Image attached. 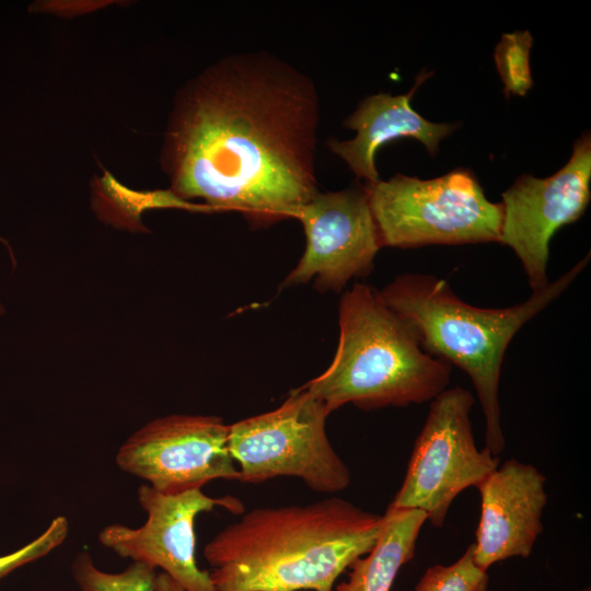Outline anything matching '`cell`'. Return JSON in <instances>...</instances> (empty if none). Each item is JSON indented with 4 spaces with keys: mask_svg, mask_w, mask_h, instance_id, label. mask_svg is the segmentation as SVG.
Returning <instances> with one entry per match:
<instances>
[{
    "mask_svg": "<svg viewBox=\"0 0 591 591\" xmlns=\"http://www.w3.org/2000/svg\"><path fill=\"white\" fill-rule=\"evenodd\" d=\"M384 515L338 497L258 507L204 547L216 591H333L378 542Z\"/></svg>",
    "mask_w": 591,
    "mask_h": 591,
    "instance_id": "obj_2",
    "label": "cell"
},
{
    "mask_svg": "<svg viewBox=\"0 0 591 591\" xmlns=\"http://www.w3.org/2000/svg\"><path fill=\"white\" fill-rule=\"evenodd\" d=\"M591 137L584 132L573 144L564 167L537 178L521 175L502 193L499 243L520 259L532 292L548 285L549 243L561 227L578 220L591 199Z\"/></svg>",
    "mask_w": 591,
    "mask_h": 591,
    "instance_id": "obj_9",
    "label": "cell"
},
{
    "mask_svg": "<svg viewBox=\"0 0 591 591\" xmlns=\"http://www.w3.org/2000/svg\"><path fill=\"white\" fill-rule=\"evenodd\" d=\"M155 591H185L177 582L164 572H158L154 580Z\"/></svg>",
    "mask_w": 591,
    "mask_h": 591,
    "instance_id": "obj_19",
    "label": "cell"
},
{
    "mask_svg": "<svg viewBox=\"0 0 591 591\" xmlns=\"http://www.w3.org/2000/svg\"><path fill=\"white\" fill-rule=\"evenodd\" d=\"M590 254L522 303L478 308L461 300L448 281L433 275L404 274L379 291L382 301L416 329L421 348L463 370L477 393L485 418L486 447L505 448L499 403L503 358L519 329L557 299L586 268Z\"/></svg>",
    "mask_w": 591,
    "mask_h": 591,
    "instance_id": "obj_3",
    "label": "cell"
},
{
    "mask_svg": "<svg viewBox=\"0 0 591 591\" xmlns=\"http://www.w3.org/2000/svg\"><path fill=\"white\" fill-rule=\"evenodd\" d=\"M294 219L302 223L306 244L285 287L314 280L321 291H339L351 278L366 277L373 269L382 245L366 184L317 192Z\"/></svg>",
    "mask_w": 591,
    "mask_h": 591,
    "instance_id": "obj_10",
    "label": "cell"
},
{
    "mask_svg": "<svg viewBox=\"0 0 591 591\" xmlns=\"http://www.w3.org/2000/svg\"><path fill=\"white\" fill-rule=\"evenodd\" d=\"M383 515L376 544L350 566L349 579L338 583L336 591H390L402 566L413 559L426 513L389 506Z\"/></svg>",
    "mask_w": 591,
    "mask_h": 591,
    "instance_id": "obj_14",
    "label": "cell"
},
{
    "mask_svg": "<svg viewBox=\"0 0 591 591\" xmlns=\"http://www.w3.org/2000/svg\"><path fill=\"white\" fill-rule=\"evenodd\" d=\"M545 476L533 465L506 461L476 488L480 518L473 545L475 565L486 571L511 557H529L543 531Z\"/></svg>",
    "mask_w": 591,
    "mask_h": 591,
    "instance_id": "obj_12",
    "label": "cell"
},
{
    "mask_svg": "<svg viewBox=\"0 0 591 591\" xmlns=\"http://www.w3.org/2000/svg\"><path fill=\"white\" fill-rule=\"evenodd\" d=\"M329 414L300 386L278 408L229 425L228 447L239 482L293 476L317 493L346 489L351 475L326 434Z\"/></svg>",
    "mask_w": 591,
    "mask_h": 591,
    "instance_id": "obj_6",
    "label": "cell"
},
{
    "mask_svg": "<svg viewBox=\"0 0 591 591\" xmlns=\"http://www.w3.org/2000/svg\"><path fill=\"white\" fill-rule=\"evenodd\" d=\"M474 403L473 394L460 386L444 390L430 402L390 507L421 510L433 526H442L456 496L477 487L499 466V459L487 448L476 447L470 419Z\"/></svg>",
    "mask_w": 591,
    "mask_h": 591,
    "instance_id": "obj_7",
    "label": "cell"
},
{
    "mask_svg": "<svg viewBox=\"0 0 591 591\" xmlns=\"http://www.w3.org/2000/svg\"><path fill=\"white\" fill-rule=\"evenodd\" d=\"M430 77L420 73L406 94L378 93L362 100L344 125L356 130L350 140L332 139L329 150L341 158L358 179L367 185L380 177L375 167L378 149L397 138L410 137L419 140L431 155L439 150L440 141L454 130V125L432 123L420 116L410 105L417 88Z\"/></svg>",
    "mask_w": 591,
    "mask_h": 591,
    "instance_id": "obj_13",
    "label": "cell"
},
{
    "mask_svg": "<svg viewBox=\"0 0 591 591\" xmlns=\"http://www.w3.org/2000/svg\"><path fill=\"white\" fill-rule=\"evenodd\" d=\"M69 532V523L66 517H56L47 529L23 547L0 556V580L14 570L33 563L53 552L61 545Z\"/></svg>",
    "mask_w": 591,
    "mask_h": 591,
    "instance_id": "obj_18",
    "label": "cell"
},
{
    "mask_svg": "<svg viewBox=\"0 0 591 591\" xmlns=\"http://www.w3.org/2000/svg\"><path fill=\"white\" fill-rule=\"evenodd\" d=\"M489 577L473 559V545L453 564L428 568L415 591H488Z\"/></svg>",
    "mask_w": 591,
    "mask_h": 591,
    "instance_id": "obj_17",
    "label": "cell"
},
{
    "mask_svg": "<svg viewBox=\"0 0 591 591\" xmlns=\"http://www.w3.org/2000/svg\"><path fill=\"white\" fill-rule=\"evenodd\" d=\"M228 436L229 425L216 416L157 418L120 445L116 464L165 495L197 490L219 478L239 480Z\"/></svg>",
    "mask_w": 591,
    "mask_h": 591,
    "instance_id": "obj_8",
    "label": "cell"
},
{
    "mask_svg": "<svg viewBox=\"0 0 591 591\" xmlns=\"http://www.w3.org/2000/svg\"><path fill=\"white\" fill-rule=\"evenodd\" d=\"M318 121L315 84L301 70L267 51L223 57L174 102L161 160L170 192L255 228L294 219L318 192Z\"/></svg>",
    "mask_w": 591,
    "mask_h": 591,
    "instance_id": "obj_1",
    "label": "cell"
},
{
    "mask_svg": "<svg viewBox=\"0 0 591 591\" xmlns=\"http://www.w3.org/2000/svg\"><path fill=\"white\" fill-rule=\"evenodd\" d=\"M138 500L147 512L143 525L108 524L99 533L100 543L123 558L160 568L185 591H216L209 571L196 563L195 519L216 506L240 512L242 503L233 497L211 498L201 489L165 495L148 484L138 488Z\"/></svg>",
    "mask_w": 591,
    "mask_h": 591,
    "instance_id": "obj_11",
    "label": "cell"
},
{
    "mask_svg": "<svg viewBox=\"0 0 591 591\" xmlns=\"http://www.w3.org/2000/svg\"><path fill=\"white\" fill-rule=\"evenodd\" d=\"M71 573L79 591H155V569L141 563L106 572L95 566L89 553L81 552L72 561Z\"/></svg>",
    "mask_w": 591,
    "mask_h": 591,
    "instance_id": "obj_15",
    "label": "cell"
},
{
    "mask_svg": "<svg viewBox=\"0 0 591 591\" xmlns=\"http://www.w3.org/2000/svg\"><path fill=\"white\" fill-rule=\"evenodd\" d=\"M532 44L529 31H517L502 34L495 48L494 58L507 97L524 96L533 86L529 61Z\"/></svg>",
    "mask_w": 591,
    "mask_h": 591,
    "instance_id": "obj_16",
    "label": "cell"
},
{
    "mask_svg": "<svg viewBox=\"0 0 591 591\" xmlns=\"http://www.w3.org/2000/svg\"><path fill=\"white\" fill-rule=\"evenodd\" d=\"M580 591H591V589H590V587H588V588H584V589H582Z\"/></svg>",
    "mask_w": 591,
    "mask_h": 591,
    "instance_id": "obj_20",
    "label": "cell"
},
{
    "mask_svg": "<svg viewBox=\"0 0 591 591\" xmlns=\"http://www.w3.org/2000/svg\"><path fill=\"white\" fill-rule=\"evenodd\" d=\"M339 338L328 368L301 387L329 413L431 402L447 390L452 366L427 354L415 327L379 290L356 283L339 303Z\"/></svg>",
    "mask_w": 591,
    "mask_h": 591,
    "instance_id": "obj_4",
    "label": "cell"
},
{
    "mask_svg": "<svg viewBox=\"0 0 591 591\" xmlns=\"http://www.w3.org/2000/svg\"><path fill=\"white\" fill-rule=\"evenodd\" d=\"M367 188L382 246L499 243L502 204L488 200L468 170L431 179L396 174Z\"/></svg>",
    "mask_w": 591,
    "mask_h": 591,
    "instance_id": "obj_5",
    "label": "cell"
}]
</instances>
